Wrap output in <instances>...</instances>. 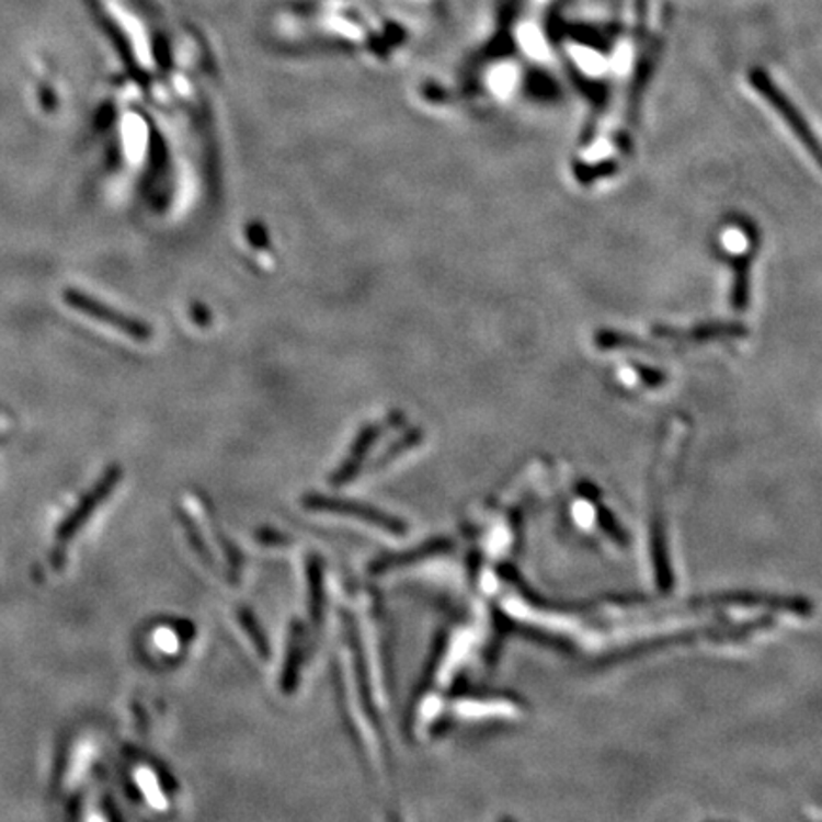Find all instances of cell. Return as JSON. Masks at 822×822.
I'll list each match as a JSON object with an SVG mask.
<instances>
[{"instance_id":"obj_1","label":"cell","mask_w":822,"mask_h":822,"mask_svg":"<svg viewBox=\"0 0 822 822\" xmlns=\"http://www.w3.org/2000/svg\"><path fill=\"white\" fill-rule=\"evenodd\" d=\"M66 301L71 305L72 309L80 310V312H84L88 317H94L98 320H102V322L115 326L118 330L130 333L132 338H136V340H145L147 338L145 326L139 324L136 320H132V318L124 317V315L116 312V310L109 309L105 305L95 301L92 297L80 294L77 289H67Z\"/></svg>"}]
</instances>
